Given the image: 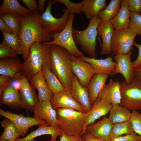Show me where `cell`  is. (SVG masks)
I'll return each mask as SVG.
<instances>
[{"mask_svg":"<svg viewBox=\"0 0 141 141\" xmlns=\"http://www.w3.org/2000/svg\"><path fill=\"white\" fill-rule=\"evenodd\" d=\"M39 12L23 15L21 18L20 30L18 34L25 60L27 58L31 46L36 42H48L52 38L51 34L44 28Z\"/></svg>","mask_w":141,"mask_h":141,"instance_id":"cell-1","label":"cell"},{"mask_svg":"<svg viewBox=\"0 0 141 141\" xmlns=\"http://www.w3.org/2000/svg\"><path fill=\"white\" fill-rule=\"evenodd\" d=\"M49 52L51 70L66 90L70 91L73 75L71 55L63 48L51 44Z\"/></svg>","mask_w":141,"mask_h":141,"instance_id":"cell-2","label":"cell"},{"mask_svg":"<svg viewBox=\"0 0 141 141\" xmlns=\"http://www.w3.org/2000/svg\"><path fill=\"white\" fill-rule=\"evenodd\" d=\"M50 45L36 42L30 46L28 56L22 63L21 73L29 80L41 70L44 66L51 68L49 52Z\"/></svg>","mask_w":141,"mask_h":141,"instance_id":"cell-3","label":"cell"},{"mask_svg":"<svg viewBox=\"0 0 141 141\" xmlns=\"http://www.w3.org/2000/svg\"><path fill=\"white\" fill-rule=\"evenodd\" d=\"M55 109L57 125L62 132L69 135L80 137L85 133V112L64 108Z\"/></svg>","mask_w":141,"mask_h":141,"instance_id":"cell-4","label":"cell"},{"mask_svg":"<svg viewBox=\"0 0 141 141\" xmlns=\"http://www.w3.org/2000/svg\"><path fill=\"white\" fill-rule=\"evenodd\" d=\"M102 20L98 15L90 19L88 27L79 30L73 29V34L76 44H79L83 51L91 58H95L97 54L96 46L97 28Z\"/></svg>","mask_w":141,"mask_h":141,"instance_id":"cell-5","label":"cell"},{"mask_svg":"<svg viewBox=\"0 0 141 141\" xmlns=\"http://www.w3.org/2000/svg\"><path fill=\"white\" fill-rule=\"evenodd\" d=\"M75 14H70L67 24L61 32L51 33L54 40L50 42L43 43L48 44H55L66 50L71 56L79 57L84 56L83 53L76 45L73 34V23Z\"/></svg>","mask_w":141,"mask_h":141,"instance_id":"cell-6","label":"cell"},{"mask_svg":"<svg viewBox=\"0 0 141 141\" xmlns=\"http://www.w3.org/2000/svg\"><path fill=\"white\" fill-rule=\"evenodd\" d=\"M120 105L130 110H141V81L135 77L130 84L125 80L120 83Z\"/></svg>","mask_w":141,"mask_h":141,"instance_id":"cell-7","label":"cell"},{"mask_svg":"<svg viewBox=\"0 0 141 141\" xmlns=\"http://www.w3.org/2000/svg\"><path fill=\"white\" fill-rule=\"evenodd\" d=\"M136 35L129 27L115 29L111 40V52L116 55L126 54L131 51Z\"/></svg>","mask_w":141,"mask_h":141,"instance_id":"cell-8","label":"cell"},{"mask_svg":"<svg viewBox=\"0 0 141 141\" xmlns=\"http://www.w3.org/2000/svg\"><path fill=\"white\" fill-rule=\"evenodd\" d=\"M0 115L13 122L16 127L19 137L25 136L29 128L32 126L40 125L50 126L44 120L25 116L22 114H16L1 109H0Z\"/></svg>","mask_w":141,"mask_h":141,"instance_id":"cell-9","label":"cell"},{"mask_svg":"<svg viewBox=\"0 0 141 141\" xmlns=\"http://www.w3.org/2000/svg\"><path fill=\"white\" fill-rule=\"evenodd\" d=\"M56 3V0L48 1L45 11L40 16L41 20L45 30L49 32L59 33L62 31L68 22L69 13L67 9H63L62 16L59 18L54 17L51 13V7Z\"/></svg>","mask_w":141,"mask_h":141,"instance_id":"cell-10","label":"cell"},{"mask_svg":"<svg viewBox=\"0 0 141 141\" xmlns=\"http://www.w3.org/2000/svg\"><path fill=\"white\" fill-rule=\"evenodd\" d=\"M72 69L83 86L87 87L92 76L96 73L91 65L78 57L71 56Z\"/></svg>","mask_w":141,"mask_h":141,"instance_id":"cell-11","label":"cell"},{"mask_svg":"<svg viewBox=\"0 0 141 141\" xmlns=\"http://www.w3.org/2000/svg\"><path fill=\"white\" fill-rule=\"evenodd\" d=\"M132 51L126 54H119L114 57L116 63L114 75L121 74L128 84L131 83L135 78L134 68L131 60Z\"/></svg>","mask_w":141,"mask_h":141,"instance_id":"cell-12","label":"cell"},{"mask_svg":"<svg viewBox=\"0 0 141 141\" xmlns=\"http://www.w3.org/2000/svg\"><path fill=\"white\" fill-rule=\"evenodd\" d=\"M20 79L21 86L19 91L24 108L33 111L39 102L35 89L29 82L26 76L22 73H21Z\"/></svg>","mask_w":141,"mask_h":141,"instance_id":"cell-13","label":"cell"},{"mask_svg":"<svg viewBox=\"0 0 141 141\" xmlns=\"http://www.w3.org/2000/svg\"><path fill=\"white\" fill-rule=\"evenodd\" d=\"M70 92L73 98L82 106L85 113L91 110L93 105L90 100L88 88L81 85L73 73Z\"/></svg>","mask_w":141,"mask_h":141,"instance_id":"cell-14","label":"cell"},{"mask_svg":"<svg viewBox=\"0 0 141 141\" xmlns=\"http://www.w3.org/2000/svg\"><path fill=\"white\" fill-rule=\"evenodd\" d=\"M50 102L55 109L64 108L85 112L82 106L73 98L70 91L66 90L54 94Z\"/></svg>","mask_w":141,"mask_h":141,"instance_id":"cell-15","label":"cell"},{"mask_svg":"<svg viewBox=\"0 0 141 141\" xmlns=\"http://www.w3.org/2000/svg\"><path fill=\"white\" fill-rule=\"evenodd\" d=\"M33 117L46 121L50 126H57L56 112L53 108L50 101H39L33 111Z\"/></svg>","mask_w":141,"mask_h":141,"instance_id":"cell-16","label":"cell"},{"mask_svg":"<svg viewBox=\"0 0 141 141\" xmlns=\"http://www.w3.org/2000/svg\"><path fill=\"white\" fill-rule=\"evenodd\" d=\"M113 125L108 118L104 117L96 123L86 127L85 133L92 135L104 141H110L109 136Z\"/></svg>","mask_w":141,"mask_h":141,"instance_id":"cell-17","label":"cell"},{"mask_svg":"<svg viewBox=\"0 0 141 141\" xmlns=\"http://www.w3.org/2000/svg\"><path fill=\"white\" fill-rule=\"evenodd\" d=\"M112 105L104 100L97 97L91 110L85 113V127L94 123L97 119L109 113Z\"/></svg>","mask_w":141,"mask_h":141,"instance_id":"cell-18","label":"cell"},{"mask_svg":"<svg viewBox=\"0 0 141 141\" xmlns=\"http://www.w3.org/2000/svg\"><path fill=\"white\" fill-rule=\"evenodd\" d=\"M120 83L118 80L110 79L99 93L98 97L102 99L112 106L120 105L121 95Z\"/></svg>","mask_w":141,"mask_h":141,"instance_id":"cell-19","label":"cell"},{"mask_svg":"<svg viewBox=\"0 0 141 141\" xmlns=\"http://www.w3.org/2000/svg\"><path fill=\"white\" fill-rule=\"evenodd\" d=\"M114 30L109 20H102L99 24L97 28V33L102 40L101 54H111V40Z\"/></svg>","mask_w":141,"mask_h":141,"instance_id":"cell-20","label":"cell"},{"mask_svg":"<svg viewBox=\"0 0 141 141\" xmlns=\"http://www.w3.org/2000/svg\"><path fill=\"white\" fill-rule=\"evenodd\" d=\"M78 57L90 64L96 73L106 74L110 76L114 74L116 63L111 57L101 59L89 58L84 56Z\"/></svg>","mask_w":141,"mask_h":141,"instance_id":"cell-21","label":"cell"},{"mask_svg":"<svg viewBox=\"0 0 141 141\" xmlns=\"http://www.w3.org/2000/svg\"><path fill=\"white\" fill-rule=\"evenodd\" d=\"M30 80L31 84L38 91L39 101L51 100L53 94L49 88L41 70L34 75Z\"/></svg>","mask_w":141,"mask_h":141,"instance_id":"cell-22","label":"cell"},{"mask_svg":"<svg viewBox=\"0 0 141 141\" xmlns=\"http://www.w3.org/2000/svg\"><path fill=\"white\" fill-rule=\"evenodd\" d=\"M0 95L1 104L16 110L24 108L19 91L10 86L8 85Z\"/></svg>","mask_w":141,"mask_h":141,"instance_id":"cell-23","label":"cell"},{"mask_svg":"<svg viewBox=\"0 0 141 141\" xmlns=\"http://www.w3.org/2000/svg\"><path fill=\"white\" fill-rule=\"evenodd\" d=\"M62 132L57 126H47L43 125H39L36 130L31 132L24 138H16L15 141H35L36 138L46 134L51 135V138L50 141H56L57 137L61 136Z\"/></svg>","mask_w":141,"mask_h":141,"instance_id":"cell-24","label":"cell"},{"mask_svg":"<svg viewBox=\"0 0 141 141\" xmlns=\"http://www.w3.org/2000/svg\"><path fill=\"white\" fill-rule=\"evenodd\" d=\"M22 67V63L16 56L0 59V75L13 78L17 74L21 72Z\"/></svg>","mask_w":141,"mask_h":141,"instance_id":"cell-25","label":"cell"},{"mask_svg":"<svg viewBox=\"0 0 141 141\" xmlns=\"http://www.w3.org/2000/svg\"><path fill=\"white\" fill-rule=\"evenodd\" d=\"M109 76L107 74L96 73L91 79L87 88L90 100L92 105L105 85Z\"/></svg>","mask_w":141,"mask_h":141,"instance_id":"cell-26","label":"cell"},{"mask_svg":"<svg viewBox=\"0 0 141 141\" xmlns=\"http://www.w3.org/2000/svg\"><path fill=\"white\" fill-rule=\"evenodd\" d=\"M120 9L117 14L109 21L115 30L128 27L131 12L128 9L126 0H121Z\"/></svg>","mask_w":141,"mask_h":141,"instance_id":"cell-27","label":"cell"},{"mask_svg":"<svg viewBox=\"0 0 141 141\" xmlns=\"http://www.w3.org/2000/svg\"><path fill=\"white\" fill-rule=\"evenodd\" d=\"M81 2L83 12L90 19L97 15L107 6L105 0H83Z\"/></svg>","mask_w":141,"mask_h":141,"instance_id":"cell-28","label":"cell"},{"mask_svg":"<svg viewBox=\"0 0 141 141\" xmlns=\"http://www.w3.org/2000/svg\"><path fill=\"white\" fill-rule=\"evenodd\" d=\"M41 70L49 88L53 94L66 90L58 78L52 72L50 67L44 66Z\"/></svg>","mask_w":141,"mask_h":141,"instance_id":"cell-29","label":"cell"},{"mask_svg":"<svg viewBox=\"0 0 141 141\" xmlns=\"http://www.w3.org/2000/svg\"><path fill=\"white\" fill-rule=\"evenodd\" d=\"M108 118L113 124L130 120L131 112L127 108L119 104L112 106Z\"/></svg>","mask_w":141,"mask_h":141,"instance_id":"cell-30","label":"cell"},{"mask_svg":"<svg viewBox=\"0 0 141 141\" xmlns=\"http://www.w3.org/2000/svg\"><path fill=\"white\" fill-rule=\"evenodd\" d=\"M30 12L17 0H4L3 3L0 5V15L5 13H11L23 15Z\"/></svg>","mask_w":141,"mask_h":141,"instance_id":"cell-31","label":"cell"},{"mask_svg":"<svg viewBox=\"0 0 141 141\" xmlns=\"http://www.w3.org/2000/svg\"><path fill=\"white\" fill-rule=\"evenodd\" d=\"M0 124L4 130L0 137V141L15 140L19 138L15 125L10 120L6 118L1 121Z\"/></svg>","mask_w":141,"mask_h":141,"instance_id":"cell-32","label":"cell"},{"mask_svg":"<svg viewBox=\"0 0 141 141\" xmlns=\"http://www.w3.org/2000/svg\"><path fill=\"white\" fill-rule=\"evenodd\" d=\"M121 0H111L109 4L98 13V16L103 20H110L116 16L120 8Z\"/></svg>","mask_w":141,"mask_h":141,"instance_id":"cell-33","label":"cell"},{"mask_svg":"<svg viewBox=\"0 0 141 141\" xmlns=\"http://www.w3.org/2000/svg\"><path fill=\"white\" fill-rule=\"evenodd\" d=\"M21 15L20 14L7 13L0 15L1 18L12 31L18 35L20 30Z\"/></svg>","mask_w":141,"mask_h":141,"instance_id":"cell-34","label":"cell"},{"mask_svg":"<svg viewBox=\"0 0 141 141\" xmlns=\"http://www.w3.org/2000/svg\"><path fill=\"white\" fill-rule=\"evenodd\" d=\"M134 132L130 121L119 122L113 124L109 136L110 140L123 134H128Z\"/></svg>","mask_w":141,"mask_h":141,"instance_id":"cell-35","label":"cell"},{"mask_svg":"<svg viewBox=\"0 0 141 141\" xmlns=\"http://www.w3.org/2000/svg\"><path fill=\"white\" fill-rule=\"evenodd\" d=\"M3 42L7 46L15 50L19 54H22V51L18 34L15 33H9L2 32Z\"/></svg>","mask_w":141,"mask_h":141,"instance_id":"cell-36","label":"cell"},{"mask_svg":"<svg viewBox=\"0 0 141 141\" xmlns=\"http://www.w3.org/2000/svg\"><path fill=\"white\" fill-rule=\"evenodd\" d=\"M129 27L137 35L141 36V15L131 12Z\"/></svg>","mask_w":141,"mask_h":141,"instance_id":"cell-37","label":"cell"},{"mask_svg":"<svg viewBox=\"0 0 141 141\" xmlns=\"http://www.w3.org/2000/svg\"><path fill=\"white\" fill-rule=\"evenodd\" d=\"M56 3L59 2L65 5L70 14H81L83 13V4L82 2L75 3L67 0H56Z\"/></svg>","mask_w":141,"mask_h":141,"instance_id":"cell-38","label":"cell"},{"mask_svg":"<svg viewBox=\"0 0 141 141\" xmlns=\"http://www.w3.org/2000/svg\"><path fill=\"white\" fill-rule=\"evenodd\" d=\"M129 121L134 132L141 136V114L136 110H132Z\"/></svg>","mask_w":141,"mask_h":141,"instance_id":"cell-39","label":"cell"},{"mask_svg":"<svg viewBox=\"0 0 141 141\" xmlns=\"http://www.w3.org/2000/svg\"><path fill=\"white\" fill-rule=\"evenodd\" d=\"M17 52L2 42L0 45V58L16 56Z\"/></svg>","mask_w":141,"mask_h":141,"instance_id":"cell-40","label":"cell"},{"mask_svg":"<svg viewBox=\"0 0 141 141\" xmlns=\"http://www.w3.org/2000/svg\"><path fill=\"white\" fill-rule=\"evenodd\" d=\"M126 1L130 11L141 15V0H126Z\"/></svg>","mask_w":141,"mask_h":141,"instance_id":"cell-41","label":"cell"},{"mask_svg":"<svg viewBox=\"0 0 141 141\" xmlns=\"http://www.w3.org/2000/svg\"><path fill=\"white\" fill-rule=\"evenodd\" d=\"M110 141H141V136L134 132L125 136H120Z\"/></svg>","mask_w":141,"mask_h":141,"instance_id":"cell-42","label":"cell"},{"mask_svg":"<svg viewBox=\"0 0 141 141\" xmlns=\"http://www.w3.org/2000/svg\"><path fill=\"white\" fill-rule=\"evenodd\" d=\"M21 74L20 72L18 73L13 78H11L8 85L19 91L21 86Z\"/></svg>","mask_w":141,"mask_h":141,"instance_id":"cell-43","label":"cell"},{"mask_svg":"<svg viewBox=\"0 0 141 141\" xmlns=\"http://www.w3.org/2000/svg\"><path fill=\"white\" fill-rule=\"evenodd\" d=\"M22 2L27 7L30 12H38V5L35 0H22Z\"/></svg>","mask_w":141,"mask_h":141,"instance_id":"cell-44","label":"cell"},{"mask_svg":"<svg viewBox=\"0 0 141 141\" xmlns=\"http://www.w3.org/2000/svg\"><path fill=\"white\" fill-rule=\"evenodd\" d=\"M133 46L136 47L138 49V53L136 59L132 62L134 68H141V44L134 42Z\"/></svg>","mask_w":141,"mask_h":141,"instance_id":"cell-45","label":"cell"},{"mask_svg":"<svg viewBox=\"0 0 141 141\" xmlns=\"http://www.w3.org/2000/svg\"><path fill=\"white\" fill-rule=\"evenodd\" d=\"M81 137L69 135L62 132L60 140V141H80Z\"/></svg>","mask_w":141,"mask_h":141,"instance_id":"cell-46","label":"cell"},{"mask_svg":"<svg viewBox=\"0 0 141 141\" xmlns=\"http://www.w3.org/2000/svg\"><path fill=\"white\" fill-rule=\"evenodd\" d=\"M11 78L9 77L0 75V94L8 85Z\"/></svg>","mask_w":141,"mask_h":141,"instance_id":"cell-47","label":"cell"},{"mask_svg":"<svg viewBox=\"0 0 141 141\" xmlns=\"http://www.w3.org/2000/svg\"><path fill=\"white\" fill-rule=\"evenodd\" d=\"M0 30L2 32L9 33H13L12 31L1 18H0Z\"/></svg>","mask_w":141,"mask_h":141,"instance_id":"cell-48","label":"cell"},{"mask_svg":"<svg viewBox=\"0 0 141 141\" xmlns=\"http://www.w3.org/2000/svg\"><path fill=\"white\" fill-rule=\"evenodd\" d=\"M82 137L83 141H104L89 134L85 133Z\"/></svg>","mask_w":141,"mask_h":141,"instance_id":"cell-49","label":"cell"},{"mask_svg":"<svg viewBox=\"0 0 141 141\" xmlns=\"http://www.w3.org/2000/svg\"><path fill=\"white\" fill-rule=\"evenodd\" d=\"M45 0H39L38 5V12L41 15L44 13V6L45 2Z\"/></svg>","mask_w":141,"mask_h":141,"instance_id":"cell-50","label":"cell"},{"mask_svg":"<svg viewBox=\"0 0 141 141\" xmlns=\"http://www.w3.org/2000/svg\"><path fill=\"white\" fill-rule=\"evenodd\" d=\"M134 72L135 77L141 81V68H135Z\"/></svg>","mask_w":141,"mask_h":141,"instance_id":"cell-51","label":"cell"},{"mask_svg":"<svg viewBox=\"0 0 141 141\" xmlns=\"http://www.w3.org/2000/svg\"><path fill=\"white\" fill-rule=\"evenodd\" d=\"M15 140L14 139H9L5 141H15Z\"/></svg>","mask_w":141,"mask_h":141,"instance_id":"cell-52","label":"cell"},{"mask_svg":"<svg viewBox=\"0 0 141 141\" xmlns=\"http://www.w3.org/2000/svg\"><path fill=\"white\" fill-rule=\"evenodd\" d=\"M80 141H83V140L82 137H81V138Z\"/></svg>","mask_w":141,"mask_h":141,"instance_id":"cell-53","label":"cell"}]
</instances>
